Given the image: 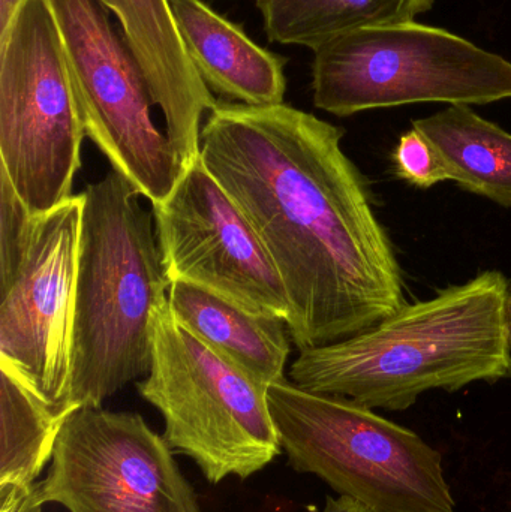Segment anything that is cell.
<instances>
[{"instance_id":"cell-12","label":"cell","mask_w":511,"mask_h":512,"mask_svg":"<svg viewBox=\"0 0 511 512\" xmlns=\"http://www.w3.org/2000/svg\"><path fill=\"white\" fill-rule=\"evenodd\" d=\"M116 14L140 60L165 134L183 170L200 158L201 120L218 104L195 71L177 32L170 0H99Z\"/></svg>"},{"instance_id":"cell-6","label":"cell","mask_w":511,"mask_h":512,"mask_svg":"<svg viewBox=\"0 0 511 512\" xmlns=\"http://www.w3.org/2000/svg\"><path fill=\"white\" fill-rule=\"evenodd\" d=\"M314 104L338 117L411 104L511 99V62L440 27H369L314 50Z\"/></svg>"},{"instance_id":"cell-2","label":"cell","mask_w":511,"mask_h":512,"mask_svg":"<svg viewBox=\"0 0 511 512\" xmlns=\"http://www.w3.org/2000/svg\"><path fill=\"white\" fill-rule=\"evenodd\" d=\"M510 286L501 271L488 270L407 303L356 336L303 349L290 381L374 411L398 412L428 391L455 393L474 382L511 379Z\"/></svg>"},{"instance_id":"cell-19","label":"cell","mask_w":511,"mask_h":512,"mask_svg":"<svg viewBox=\"0 0 511 512\" xmlns=\"http://www.w3.org/2000/svg\"><path fill=\"white\" fill-rule=\"evenodd\" d=\"M12 486L0 484V512H41L38 486Z\"/></svg>"},{"instance_id":"cell-9","label":"cell","mask_w":511,"mask_h":512,"mask_svg":"<svg viewBox=\"0 0 511 512\" xmlns=\"http://www.w3.org/2000/svg\"><path fill=\"white\" fill-rule=\"evenodd\" d=\"M83 192L45 215L0 258V369L69 415Z\"/></svg>"},{"instance_id":"cell-17","label":"cell","mask_w":511,"mask_h":512,"mask_svg":"<svg viewBox=\"0 0 511 512\" xmlns=\"http://www.w3.org/2000/svg\"><path fill=\"white\" fill-rule=\"evenodd\" d=\"M66 417L0 369V484L29 487L38 483L53 459Z\"/></svg>"},{"instance_id":"cell-5","label":"cell","mask_w":511,"mask_h":512,"mask_svg":"<svg viewBox=\"0 0 511 512\" xmlns=\"http://www.w3.org/2000/svg\"><path fill=\"white\" fill-rule=\"evenodd\" d=\"M138 393L164 418L174 453L210 484L263 471L282 453L266 385L177 321L165 303L153 325L152 366Z\"/></svg>"},{"instance_id":"cell-10","label":"cell","mask_w":511,"mask_h":512,"mask_svg":"<svg viewBox=\"0 0 511 512\" xmlns=\"http://www.w3.org/2000/svg\"><path fill=\"white\" fill-rule=\"evenodd\" d=\"M42 505L69 512H201L174 451L135 412L81 406L63 421Z\"/></svg>"},{"instance_id":"cell-18","label":"cell","mask_w":511,"mask_h":512,"mask_svg":"<svg viewBox=\"0 0 511 512\" xmlns=\"http://www.w3.org/2000/svg\"><path fill=\"white\" fill-rule=\"evenodd\" d=\"M393 165L399 179L419 189H431L450 180L440 153L416 128H411L399 138L393 152Z\"/></svg>"},{"instance_id":"cell-11","label":"cell","mask_w":511,"mask_h":512,"mask_svg":"<svg viewBox=\"0 0 511 512\" xmlns=\"http://www.w3.org/2000/svg\"><path fill=\"white\" fill-rule=\"evenodd\" d=\"M152 213L168 282L194 283L254 312L290 321L278 268L201 158L183 171L167 200L153 204Z\"/></svg>"},{"instance_id":"cell-14","label":"cell","mask_w":511,"mask_h":512,"mask_svg":"<svg viewBox=\"0 0 511 512\" xmlns=\"http://www.w3.org/2000/svg\"><path fill=\"white\" fill-rule=\"evenodd\" d=\"M168 303L180 324L255 381L269 387L285 378L293 340L284 319L182 280L170 283Z\"/></svg>"},{"instance_id":"cell-21","label":"cell","mask_w":511,"mask_h":512,"mask_svg":"<svg viewBox=\"0 0 511 512\" xmlns=\"http://www.w3.org/2000/svg\"><path fill=\"white\" fill-rule=\"evenodd\" d=\"M24 0H0V35L8 29Z\"/></svg>"},{"instance_id":"cell-22","label":"cell","mask_w":511,"mask_h":512,"mask_svg":"<svg viewBox=\"0 0 511 512\" xmlns=\"http://www.w3.org/2000/svg\"><path fill=\"white\" fill-rule=\"evenodd\" d=\"M507 334H509V342L511 346V286L509 292V300H507Z\"/></svg>"},{"instance_id":"cell-7","label":"cell","mask_w":511,"mask_h":512,"mask_svg":"<svg viewBox=\"0 0 511 512\" xmlns=\"http://www.w3.org/2000/svg\"><path fill=\"white\" fill-rule=\"evenodd\" d=\"M86 131L47 0H24L0 35V173L30 216L71 200Z\"/></svg>"},{"instance_id":"cell-4","label":"cell","mask_w":511,"mask_h":512,"mask_svg":"<svg viewBox=\"0 0 511 512\" xmlns=\"http://www.w3.org/2000/svg\"><path fill=\"white\" fill-rule=\"evenodd\" d=\"M288 465L371 512H455L440 451L347 397L312 393L290 379L267 388Z\"/></svg>"},{"instance_id":"cell-16","label":"cell","mask_w":511,"mask_h":512,"mask_svg":"<svg viewBox=\"0 0 511 512\" xmlns=\"http://www.w3.org/2000/svg\"><path fill=\"white\" fill-rule=\"evenodd\" d=\"M435 0H255L272 42L315 48L345 33L416 21Z\"/></svg>"},{"instance_id":"cell-8","label":"cell","mask_w":511,"mask_h":512,"mask_svg":"<svg viewBox=\"0 0 511 512\" xmlns=\"http://www.w3.org/2000/svg\"><path fill=\"white\" fill-rule=\"evenodd\" d=\"M65 48L86 137L150 204L167 200L183 167L153 122L149 81L99 0H47Z\"/></svg>"},{"instance_id":"cell-20","label":"cell","mask_w":511,"mask_h":512,"mask_svg":"<svg viewBox=\"0 0 511 512\" xmlns=\"http://www.w3.org/2000/svg\"><path fill=\"white\" fill-rule=\"evenodd\" d=\"M323 512H371L368 508L363 507L359 502L354 499L347 498V496H339V498H332L327 496L326 507Z\"/></svg>"},{"instance_id":"cell-15","label":"cell","mask_w":511,"mask_h":512,"mask_svg":"<svg viewBox=\"0 0 511 512\" xmlns=\"http://www.w3.org/2000/svg\"><path fill=\"white\" fill-rule=\"evenodd\" d=\"M440 153L449 179L465 191L511 209V134L470 105H450L414 120Z\"/></svg>"},{"instance_id":"cell-13","label":"cell","mask_w":511,"mask_h":512,"mask_svg":"<svg viewBox=\"0 0 511 512\" xmlns=\"http://www.w3.org/2000/svg\"><path fill=\"white\" fill-rule=\"evenodd\" d=\"M186 54L212 92L240 104H284L287 60L255 44L203 0H170Z\"/></svg>"},{"instance_id":"cell-1","label":"cell","mask_w":511,"mask_h":512,"mask_svg":"<svg viewBox=\"0 0 511 512\" xmlns=\"http://www.w3.org/2000/svg\"><path fill=\"white\" fill-rule=\"evenodd\" d=\"M344 129L291 105H215L200 158L236 201L281 274L291 340L329 345L407 304L392 240Z\"/></svg>"},{"instance_id":"cell-3","label":"cell","mask_w":511,"mask_h":512,"mask_svg":"<svg viewBox=\"0 0 511 512\" xmlns=\"http://www.w3.org/2000/svg\"><path fill=\"white\" fill-rule=\"evenodd\" d=\"M69 406H102L152 366L153 325L168 301L153 213L116 170L83 192Z\"/></svg>"}]
</instances>
